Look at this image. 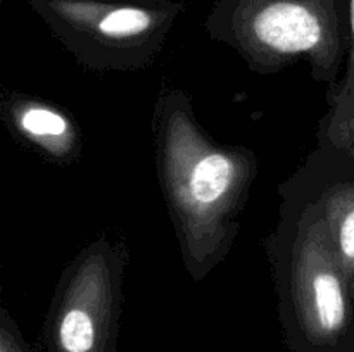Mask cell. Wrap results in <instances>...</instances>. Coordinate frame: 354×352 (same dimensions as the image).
Returning <instances> with one entry per match:
<instances>
[{"label":"cell","mask_w":354,"mask_h":352,"mask_svg":"<svg viewBox=\"0 0 354 352\" xmlns=\"http://www.w3.org/2000/svg\"><path fill=\"white\" fill-rule=\"evenodd\" d=\"M92 71H138L154 62L173 24L180 0H23Z\"/></svg>","instance_id":"3957f363"},{"label":"cell","mask_w":354,"mask_h":352,"mask_svg":"<svg viewBox=\"0 0 354 352\" xmlns=\"http://www.w3.org/2000/svg\"><path fill=\"white\" fill-rule=\"evenodd\" d=\"M204 30L258 75H273L306 59L315 81L330 86V97L348 50L349 2L216 0Z\"/></svg>","instance_id":"7a4b0ae2"},{"label":"cell","mask_w":354,"mask_h":352,"mask_svg":"<svg viewBox=\"0 0 354 352\" xmlns=\"http://www.w3.org/2000/svg\"><path fill=\"white\" fill-rule=\"evenodd\" d=\"M351 290H353V293H354V280H353V286H351Z\"/></svg>","instance_id":"30bf717a"},{"label":"cell","mask_w":354,"mask_h":352,"mask_svg":"<svg viewBox=\"0 0 354 352\" xmlns=\"http://www.w3.org/2000/svg\"><path fill=\"white\" fill-rule=\"evenodd\" d=\"M349 2V41L346 50V75L341 86L328 97L330 114L322 123V140L335 147L354 144V0Z\"/></svg>","instance_id":"8992f818"},{"label":"cell","mask_w":354,"mask_h":352,"mask_svg":"<svg viewBox=\"0 0 354 352\" xmlns=\"http://www.w3.org/2000/svg\"><path fill=\"white\" fill-rule=\"evenodd\" d=\"M2 117L17 140L37 148L55 164H73L82 155L83 138L78 126L59 106L9 93L2 100Z\"/></svg>","instance_id":"5b68a950"},{"label":"cell","mask_w":354,"mask_h":352,"mask_svg":"<svg viewBox=\"0 0 354 352\" xmlns=\"http://www.w3.org/2000/svg\"><path fill=\"white\" fill-rule=\"evenodd\" d=\"M0 352H9V351H7L6 347H2V349H0Z\"/></svg>","instance_id":"9c48e42d"},{"label":"cell","mask_w":354,"mask_h":352,"mask_svg":"<svg viewBox=\"0 0 354 352\" xmlns=\"http://www.w3.org/2000/svg\"><path fill=\"white\" fill-rule=\"evenodd\" d=\"M130 2H159V0H130Z\"/></svg>","instance_id":"ba28073f"},{"label":"cell","mask_w":354,"mask_h":352,"mask_svg":"<svg viewBox=\"0 0 354 352\" xmlns=\"http://www.w3.org/2000/svg\"><path fill=\"white\" fill-rule=\"evenodd\" d=\"M342 269L353 286L354 280V182L330 186L318 199Z\"/></svg>","instance_id":"52a82bcc"},{"label":"cell","mask_w":354,"mask_h":352,"mask_svg":"<svg viewBox=\"0 0 354 352\" xmlns=\"http://www.w3.org/2000/svg\"><path fill=\"white\" fill-rule=\"evenodd\" d=\"M275 282L299 326L315 340H334L349 321L346 276L318 202L306 204L275 245Z\"/></svg>","instance_id":"277c9868"},{"label":"cell","mask_w":354,"mask_h":352,"mask_svg":"<svg viewBox=\"0 0 354 352\" xmlns=\"http://www.w3.org/2000/svg\"><path fill=\"white\" fill-rule=\"evenodd\" d=\"M158 179L194 280L227 259L241 231V213L258 176L254 152L214 140L185 92L162 88L152 114Z\"/></svg>","instance_id":"6da1fadb"}]
</instances>
